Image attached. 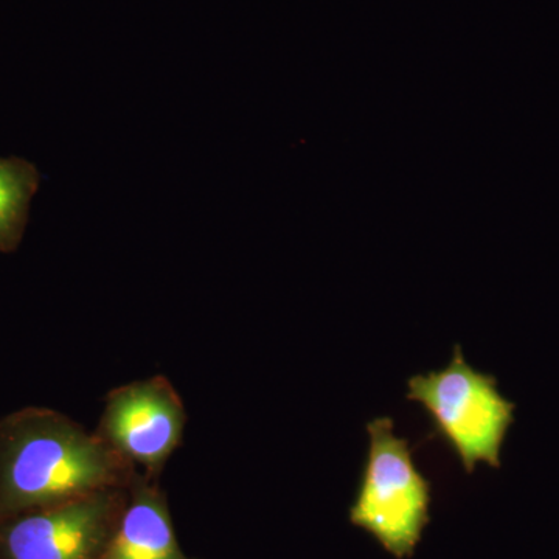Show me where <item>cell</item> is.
Wrapping results in <instances>:
<instances>
[{"mask_svg":"<svg viewBox=\"0 0 559 559\" xmlns=\"http://www.w3.org/2000/svg\"><path fill=\"white\" fill-rule=\"evenodd\" d=\"M138 474L97 433L61 412L27 406L0 417V521L130 488Z\"/></svg>","mask_w":559,"mask_h":559,"instance_id":"6da1fadb","label":"cell"},{"mask_svg":"<svg viewBox=\"0 0 559 559\" xmlns=\"http://www.w3.org/2000/svg\"><path fill=\"white\" fill-rule=\"evenodd\" d=\"M406 399L425 407L430 437L448 444L466 473L473 474L479 463L500 468L516 404L499 392L492 374L469 366L460 345L444 369L409 378Z\"/></svg>","mask_w":559,"mask_h":559,"instance_id":"7a4b0ae2","label":"cell"},{"mask_svg":"<svg viewBox=\"0 0 559 559\" xmlns=\"http://www.w3.org/2000/svg\"><path fill=\"white\" fill-rule=\"evenodd\" d=\"M369 451L349 522L395 559L414 557L430 521L432 484L418 469L409 441L395 433L390 417L367 425Z\"/></svg>","mask_w":559,"mask_h":559,"instance_id":"3957f363","label":"cell"},{"mask_svg":"<svg viewBox=\"0 0 559 559\" xmlns=\"http://www.w3.org/2000/svg\"><path fill=\"white\" fill-rule=\"evenodd\" d=\"M128 488L106 489L0 521V559H102Z\"/></svg>","mask_w":559,"mask_h":559,"instance_id":"277c9868","label":"cell"},{"mask_svg":"<svg viewBox=\"0 0 559 559\" xmlns=\"http://www.w3.org/2000/svg\"><path fill=\"white\" fill-rule=\"evenodd\" d=\"M187 426V412L165 377L130 382L106 396L97 436L120 457L157 480Z\"/></svg>","mask_w":559,"mask_h":559,"instance_id":"5b68a950","label":"cell"},{"mask_svg":"<svg viewBox=\"0 0 559 559\" xmlns=\"http://www.w3.org/2000/svg\"><path fill=\"white\" fill-rule=\"evenodd\" d=\"M102 559H190L180 549L167 496L138 474Z\"/></svg>","mask_w":559,"mask_h":559,"instance_id":"8992f818","label":"cell"},{"mask_svg":"<svg viewBox=\"0 0 559 559\" xmlns=\"http://www.w3.org/2000/svg\"><path fill=\"white\" fill-rule=\"evenodd\" d=\"M36 175L22 162L0 160V250H11L21 238Z\"/></svg>","mask_w":559,"mask_h":559,"instance_id":"52a82bcc","label":"cell"}]
</instances>
